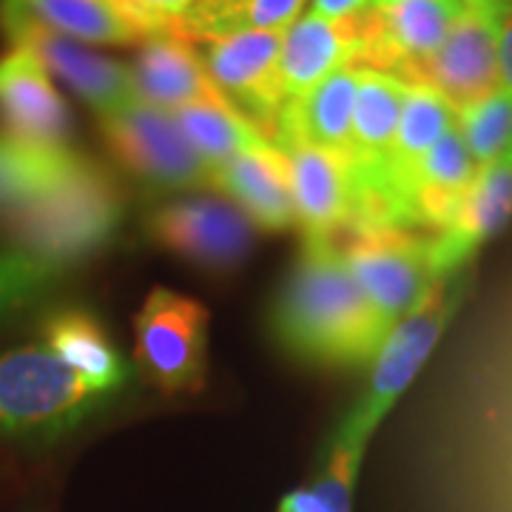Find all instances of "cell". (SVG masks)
<instances>
[{
  "label": "cell",
  "mask_w": 512,
  "mask_h": 512,
  "mask_svg": "<svg viewBox=\"0 0 512 512\" xmlns=\"http://www.w3.org/2000/svg\"><path fill=\"white\" fill-rule=\"evenodd\" d=\"M390 328L350 276L336 242L302 239L268 308V336L276 348L316 370H362Z\"/></svg>",
  "instance_id": "6da1fadb"
},
{
  "label": "cell",
  "mask_w": 512,
  "mask_h": 512,
  "mask_svg": "<svg viewBox=\"0 0 512 512\" xmlns=\"http://www.w3.org/2000/svg\"><path fill=\"white\" fill-rule=\"evenodd\" d=\"M126 222V191L103 163L74 151L55 185L0 222L6 245L72 271L103 254Z\"/></svg>",
  "instance_id": "7a4b0ae2"
},
{
  "label": "cell",
  "mask_w": 512,
  "mask_h": 512,
  "mask_svg": "<svg viewBox=\"0 0 512 512\" xmlns=\"http://www.w3.org/2000/svg\"><path fill=\"white\" fill-rule=\"evenodd\" d=\"M109 399L46 348L29 345L0 356V439H63Z\"/></svg>",
  "instance_id": "3957f363"
},
{
  "label": "cell",
  "mask_w": 512,
  "mask_h": 512,
  "mask_svg": "<svg viewBox=\"0 0 512 512\" xmlns=\"http://www.w3.org/2000/svg\"><path fill=\"white\" fill-rule=\"evenodd\" d=\"M467 276H470L467 271H458L441 279L416 311L390 328L382 348L370 362L365 393L353 404L348 419H342V424L336 427V433L359 444L370 441L376 427L390 413V407L399 402V396L419 376L424 362L439 345L441 333L453 322V316L467 296V282H470Z\"/></svg>",
  "instance_id": "277c9868"
},
{
  "label": "cell",
  "mask_w": 512,
  "mask_h": 512,
  "mask_svg": "<svg viewBox=\"0 0 512 512\" xmlns=\"http://www.w3.org/2000/svg\"><path fill=\"white\" fill-rule=\"evenodd\" d=\"M211 313L197 299L168 288L148 293L134 316V359L163 396L200 393L208 376Z\"/></svg>",
  "instance_id": "5b68a950"
},
{
  "label": "cell",
  "mask_w": 512,
  "mask_h": 512,
  "mask_svg": "<svg viewBox=\"0 0 512 512\" xmlns=\"http://www.w3.org/2000/svg\"><path fill=\"white\" fill-rule=\"evenodd\" d=\"M100 134L117 165L148 191L211 188V168L168 111L128 100L126 106L100 114Z\"/></svg>",
  "instance_id": "8992f818"
},
{
  "label": "cell",
  "mask_w": 512,
  "mask_h": 512,
  "mask_svg": "<svg viewBox=\"0 0 512 512\" xmlns=\"http://www.w3.org/2000/svg\"><path fill=\"white\" fill-rule=\"evenodd\" d=\"M350 276L390 325L419 308L441 279L433 268L430 237L399 228H367L336 239Z\"/></svg>",
  "instance_id": "52a82bcc"
},
{
  "label": "cell",
  "mask_w": 512,
  "mask_h": 512,
  "mask_svg": "<svg viewBox=\"0 0 512 512\" xmlns=\"http://www.w3.org/2000/svg\"><path fill=\"white\" fill-rule=\"evenodd\" d=\"M146 239L205 274H234L254 251V225L220 197H177L151 208Z\"/></svg>",
  "instance_id": "ba28073f"
},
{
  "label": "cell",
  "mask_w": 512,
  "mask_h": 512,
  "mask_svg": "<svg viewBox=\"0 0 512 512\" xmlns=\"http://www.w3.org/2000/svg\"><path fill=\"white\" fill-rule=\"evenodd\" d=\"M0 32L12 46L35 55L43 69L97 111V117L126 106L128 100H137L128 66L97 55L86 43L40 26L15 0H0Z\"/></svg>",
  "instance_id": "9c48e42d"
},
{
  "label": "cell",
  "mask_w": 512,
  "mask_h": 512,
  "mask_svg": "<svg viewBox=\"0 0 512 512\" xmlns=\"http://www.w3.org/2000/svg\"><path fill=\"white\" fill-rule=\"evenodd\" d=\"M461 9L464 0H370L356 15L362 37L359 66L413 80L436 55Z\"/></svg>",
  "instance_id": "30bf717a"
},
{
  "label": "cell",
  "mask_w": 512,
  "mask_h": 512,
  "mask_svg": "<svg viewBox=\"0 0 512 512\" xmlns=\"http://www.w3.org/2000/svg\"><path fill=\"white\" fill-rule=\"evenodd\" d=\"M285 32H239L202 43L200 57L220 97L254 123L271 143L276 120L285 109L279 86V49Z\"/></svg>",
  "instance_id": "8fae6325"
},
{
  "label": "cell",
  "mask_w": 512,
  "mask_h": 512,
  "mask_svg": "<svg viewBox=\"0 0 512 512\" xmlns=\"http://www.w3.org/2000/svg\"><path fill=\"white\" fill-rule=\"evenodd\" d=\"M288 160L293 225L302 239L345 237L356 222V165L350 154L325 151L308 143L279 146Z\"/></svg>",
  "instance_id": "7c38bea8"
},
{
  "label": "cell",
  "mask_w": 512,
  "mask_h": 512,
  "mask_svg": "<svg viewBox=\"0 0 512 512\" xmlns=\"http://www.w3.org/2000/svg\"><path fill=\"white\" fill-rule=\"evenodd\" d=\"M0 126L12 140L35 148H72V109L52 74L26 49L0 55Z\"/></svg>",
  "instance_id": "4fadbf2b"
},
{
  "label": "cell",
  "mask_w": 512,
  "mask_h": 512,
  "mask_svg": "<svg viewBox=\"0 0 512 512\" xmlns=\"http://www.w3.org/2000/svg\"><path fill=\"white\" fill-rule=\"evenodd\" d=\"M495 3H467L444 43L410 83H427L456 109L498 89L495 57Z\"/></svg>",
  "instance_id": "5bb4252c"
},
{
  "label": "cell",
  "mask_w": 512,
  "mask_h": 512,
  "mask_svg": "<svg viewBox=\"0 0 512 512\" xmlns=\"http://www.w3.org/2000/svg\"><path fill=\"white\" fill-rule=\"evenodd\" d=\"M512 222V160L510 154L481 165L473 185L461 197L453 217L436 237H430V256L439 279L467 271L478 254Z\"/></svg>",
  "instance_id": "9a60e30c"
},
{
  "label": "cell",
  "mask_w": 512,
  "mask_h": 512,
  "mask_svg": "<svg viewBox=\"0 0 512 512\" xmlns=\"http://www.w3.org/2000/svg\"><path fill=\"white\" fill-rule=\"evenodd\" d=\"M362 60V37L356 18L330 20L322 15H299L285 29L279 49V86L285 100L313 92L325 77Z\"/></svg>",
  "instance_id": "2e32d148"
},
{
  "label": "cell",
  "mask_w": 512,
  "mask_h": 512,
  "mask_svg": "<svg viewBox=\"0 0 512 512\" xmlns=\"http://www.w3.org/2000/svg\"><path fill=\"white\" fill-rule=\"evenodd\" d=\"M128 69L137 100L168 114L194 103H225L202 66L200 49L183 37H148Z\"/></svg>",
  "instance_id": "e0dca14e"
},
{
  "label": "cell",
  "mask_w": 512,
  "mask_h": 512,
  "mask_svg": "<svg viewBox=\"0 0 512 512\" xmlns=\"http://www.w3.org/2000/svg\"><path fill=\"white\" fill-rule=\"evenodd\" d=\"M211 188L237 202L256 231L282 234L293 228L291 174L285 154L268 143L211 171Z\"/></svg>",
  "instance_id": "ac0fdd59"
},
{
  "label": "cell",
  "mask_w": 512,
  "mask_h": 512,
  "mask_svg": "<svg viewBox=\"0 0 512 512\" xmlns=\"http://www.w3.org/2000/svg\"><path fill=\"white\" fill-rule=\"evenodd\" d=\"M359 72V63L342 66L325 77L313 92L285 103L271 143L276 148L288 143H308L325 151L350 154V120L359 89Z\"/></svg>",
  "instance_id": "d6986e66"
},
{
  "label": "cell",
  "mask_w": 512,
  "mask_h": 512,
  "mask_svg": "<svg viewBox=\"0 0 512 512\" xmlns=\"http://www.w3.org/2000/svg\"><path fill=\"white\" fill-rule=\"evenodd\" d=\"M40 333L46 350L97 390L114 396L131 382V365L94 313L60 308L43 319Z\"/></svg>",
  "instance_id": "ffe728a7"
},
{
  "label": "cell",
  "mask_w": 512,
  "mask_h": 512,
  "mask_svg": "<svg viewBox=\"0 0 512 512\" xmlns=\"http://www.w3.org/2000/svg\"><path fill=\"white\" fill-rule=\"evenodd\" d=\"M407 80L362 66L350 120V157L362 174H379L393 151Z\"/></svg>",
  "instance_id": "44dd1931"
},
{
  "label": "cell",
  "mask_w": 512,
  "mask_h": 512,
  "mask_svg": "<svg viewBox=\"0 0 512 512\" xmlns=\"http://www.w3.org/2000/svg\"><path fill=\"white\" fill-rule=\"evenodd\" d=\"M15 3L40 26L86 46H134L160 35L117 0H15Z\"/></svg>",
  "instance_id": "7402d4cb"
},
{
  "label": "cell",
  "mask_w": 512,
  "mask_h": 512,
  "mask_svg": "<svg viewBox=\"0 0 512 512\" xmlns=\"http://www.w3.org/2000/svg\"><path fill=\"white\" fill-rule=\"evenodd\" d=\"M308 0H194L174 35L188 43H208L239 32H285Z\"/></svg>",
  "instance_id": "603a6c76"
},
{
  "label": "cell",
  "mask_w": 512,
  "mask_h": 512,
  "mask_svg": "<svg viewBox=\"0 0 512 512\" xmlns=\"http://www.w3.org/2000/svg\"><path fill=\"white\" fill-rule=\"evenodd\" d=\"M191 148L211 171L234 157L268 146L265 134L228 103H194L171 114Z\"/></svg>",
  "instance_id": "cb8c5ba5"
},
{
  "label": "cell",
  "mask_w": 512,
  "mask_h": 512,
  "mask_svg": "<svg viewBox=\"0 0 512 512\" xmlns=\"http://www.w3.org/2000/svg\"><path fill=\"white\" fill-rule=\"evenodd\" d=\"M365 450L367 444L333 433L316 476L305 487L285 495L276 512H353L356 476Z\"/></svg>",
  "instance_id": "d4e9b609"
},
{
  "label": "cell",
  "mask_w": 512,
  "mask_h": 512,
  "mask_svg": "<svg viewBox=\"0 0 512 512\" xmlns=\"http://www.w3.org/2000/svg\"><path fill=\"white\" fill-rule=\"evenodd\" d=\"M74 148H35L0 131V222L20 205L55 185L69 168Z\"/></svg>",
  "instance_id": "484cf974"
},
{
  "label": "cell",
  "mask_w": 512,
  "mask_h": 512,
  "mask_svg": "<svg viewBox=\"0 0 512 512\" xmlns=\"http://www.w3.org/2000/svg\"><path fill=\"white\" fill-rule=\"evenodd\" d=\"M66 268L23 254L20 248L0 245V328L15 316L35 308L66 279Z\"/></svg>",
  "instance_id": "4316f807"
},
{
  "label": "cell",
  "mask_w": 512,
  "mask_h": 512,
  "mask_svg": "<svg viewBox=\"0 0 512 512\" xmlns=\"http://www.w3.org/2000/svg\"><path fill=\"white\" fill-rule=\"evenodd\" d=\"M456 128L478 168L507 157L512 146V94L498 86L476 103L456 109Z\"/></svg>",
  "instance_id": "83f0119b"
},
{
  "label": "cell",
  "mask_w": 512,
  "mask_h": 512,
  "mask_svg": "<svg viewBox=\"0 0 512 512\" xmlns=\"http://www.w3.org/2000/svg\"><path fill=\"white\" fill-rule=\"evenodd\" d=\"M117 3L126 6L131 15L146 20L160 35H174V26L180 23L194 0H117Z\"/></svg>",
  "instance_id": "f1b7e54d"
},
{
  "label": "cell",
  "mask_w": 512,
  "mask_h": 512,
  "mask_svg": "<svg viewBox=\"0 0 512 512\" xmlns=\"http://www.w3.org/2000/svg\"><path fill=\"white\" fill-rule=\"evenodd\" d=\"M495 57H498V86L512 94V0L495 6Z\"/></svg>",
  "instance_id": "f546056e"
},
{
  "label": "cell",
  "mask_w": 512,
  "mask_h": 512,
  "mask_svg": "<svg viewBox=\"0 0 512 512\" xmlns=\"http://www.w3.org/2000/svg\"><path fill=\"white\" fill-rule=\"evenodd\" d=\"M367 3L370 0H311V12L330 20H350L362 15Z\"/></svg>",
  "instance_id": "4dcf8cb0"
},
{
  "label": "cell",
  "mask_w": 512,
  "mask_h": 512,
  "mask_svg": "<svg viewBox=\"0 0 512 512\" xmlns=\"http://www.w3.org/2000/svg\"><path fill=\"white\" fill-rule=\"evenodd\" d=\"M467 3H495V0H467Z\"/></svg>",
  "instance_id": "1f68e13d"
},
{
  "label": "cell",
  "mask_w": 512,
  "mask_h": 512,
  "mask_svg": "<svg viewBox=\"0 0 512 512\" xmlns=\"http://www.w3.org/2000/svg\"><path fill=\"white\" fill-rule=\"evenodd\" d=\"M510 160H512V146H510Z\"/></svg>",
  "instance_id": "d6a6232c"
}]
</instances>
